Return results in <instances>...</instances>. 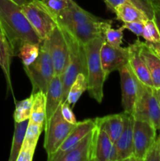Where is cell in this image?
<instances>
[{"label": "cell", "instance_id": "cell-4", "mask_svg": "<svg viewBox=\"0 0 160 161\" xmlns=\"http://www.w3.org/2000/svg\"><path fill=\"white\" fill-rule=\"evenodd\" d=\"M32 86V93L42 91L45 94L49 84L55 75L54 66L49 51L46 41H42L39 54L35 61L28 66H24Z\"/></svg>", "mask_w": 160, "mask_h": 161}, {"label": "cell", "instance_id": "cell-39", "mask_svg": "<svg viewBox=\"0 0 160 161\" xmlns=\"http://www.w3.org/2000/svg\"><path fill=\"white\" fill-rule=\"evenodd\" d=\"M149 47L152 48V50L156 53L158 56L160 57V44L159 43H152V42H147Z\"/></svg>", "mask_w": 160, "mask_h": 161}, {"label": "cell", "instance_id": "cell-24", "mask_svg": "<svg viewBox=\"0 0 160 161\" xmlns=\"http://www.w3.org/2000/svg\"><path fill=\"white\" fill-rule=\"evenodd\" d=\"M31 114L29 121L44 127L46 119V100L45 94L42 91L35 93Z\"/></svg>", "mask_w": 160, "mask_h": 161}, {"label": "cell", "instance_id": "cell-28", "mask_svg": "<svg viewBox=\"0 0 160 161\" xmlns=\"http://www.w3.org/2000/svg\"><path fill=\"white\" fill-rule=\"evenodd\" d=\"M34 94H31L29 97L20 102H16L15 111H14V121L17 123L29 119L32 110Z\"/></svg>", "mask_w": 160, "mask_h": 161}, {"label": "cell", "instance_id": "cell-11", "mask_svg": "<svg viewBox=\"0 0 160 161\" xmlns=\"http://www.w3.org/2000/svg\"><path fill=\"white\" fill-rule=\"evenodd\" d=\"M130 49L128 47H114L108 42H103L100 48V61L105 75L119 71L129 62Z\"/></svg>", "mask_w": 160, "mask_h": 161}, {"label": "cell", "instance_id": "cell-3", "mask_svg": "<svg viewBox=\"0 0 160 161\" xmlns=\"http://www.w3.org/2000/svg\"><path fill=\"white\" fill-rule=\"evenodd\" d=\"M61 28L65 36L69 50L68 62L64 73L61 75L63 85L62 103H64L67 100L69 89L78 74L83 73L86 76L87 69L84 45L78 42L68 31L63 28Z\"/></svg>", "mask_w": 160, "mask_h": 161}, {"label": "cell", "instance_id": "cell-23", "mask_svg": "<svg viewBox=\"0 0 160 161\" xmlns=\"http://www.w3.org/2000/svg\"><path fill=\"white\" fill-rule=\"evenodd\" d=\"M114 13L116 15V19L123 23L136 20L147 21L148 19H150L145 12L130 3L121 4L120 6L116 7Z\"/></svg>", "mask_w": 160, "mask_h": 161}, {"label": "cell", "instance_id": "cell-21", "mask_svg": "<svg viewBox=\"0 0 160 161\" xmlns=\"http://www.w3.org/2000/svg\"><path fill=\"white\" fill-rule=\"evenodd\" d=\"M141 53L147 66L154 87L160 88V57L149 47L147 42H141Z\"/></svg>", "mask_w": 160, "mask_h": 161}, {"label": "cell", "instance_id": "cell-2", "mask_svg": "<svg viewBox=\"0 0 160 161\" xmlns=\"http://www.w3.org/2000/svg\"><path fill=\"white\" fill-rule=\"evenodd\" d=\"M104 36L96 38L84 45L86 59L87 91L92 98L101 103L104 98V84L107 77L100 61V48Z\"/></svg>", "mask_w": 160, "mask_h": 161}, {"label": "cell", "instance_id": "cell-41", "mask_svg": "<svg viewBox=\"0 0 160 161\" xmlns=\"http://www.w3.org/2000/svg\"><path fill=\"white\" fill-rule=\"evenodd\" d=\"M151 3L160 7V0H151Z\"/></svg>", "mask_w": 160, "mask_h": 161}, {"label": "cell", "instance_id": "cell-7", "mask_svg": "<svg viewBox=\"0 0 160 161\" xmlns=\"http://www.w3.org/2000/svg\"><path fill=\"white\" fill-rule=\"evenodd\" d=\"M21 10L42 41L47 39L58 25L56 19L41 3V0H32L28 4L22 6Z\"/></svg>", "mask_w": 160, "mask_h": 161}, {"label": "cell", "instance_id": "cell-18", "mask_svg": "<svg viewBox=\"0 0 160 161\" xmlns=\"http://www.w3.org/2000/svg\"><path fill=\"white\" fill-rule=\"evenodd\" d=\"M93 130L62 156L58 161H92Z\"/></svg>", "mask_w": 160, "mask_h": 161}, {"label": "cell", "instance_id": "cell-16", "mask_svg": "<svg viewBox=\"0 0 160 161\" xmlns=\"http://www.w3.org/2000/svg\"><path fill=\"white\" fill-rule=\"evenodd\" d=\"M141 41L137 39L134 43L129 46L130 58L128 64L134 75L141 83L148 86H154L150 72L141 53Z\"/></svg>", "mask_w": 160, "mask_h": 161}, {"label": "cell", "instance_id": "cell-27", "mask_svg": "<svg viewBox=\"0 0 160 161\" xmlns=\"http://www.w3.org/2000/svg\"><path fill=\"white\" fill-rule=\"evenodd\" d=\"M108 9L114 13L116 7L125 3H130L135 5L146 13L150 19L153 18L154 9L151 0H104Z\"/></svg>", "mask_w": 160, "mask_h": 161}, {"label": "cell", "instance_id": "cell-14", "mask_svg": "<svg viewBox=\"0 0 160 161\" xmlns=\"http://www.w3.org/2000/svg\"><path fill=\"white\" fill-rule=\"evenodd\" d=\"M92 161H117L115 144L108 134L97 126L93 130Z\"/></svg>", "mask_w": 160, "mask_h": 161}, {"label": "cell", "instance_id": "cell-36", "mask_svg": "<svg viewBox=\"0 0 160 161\" xmlns=\"http://www.w3.org/2000/svg\"><path fill=\"white\" fill-rule=\"evenodd\" d=\"M146 21H142V20H136V21L131 22H125L123 23L122 26L125 29L129 30L134 33L136 36L140 37L142 36L143 30H144V25Z\"/></svg>", "mask_w": 160, "mask_h": 161}, {"label": "cell", "instance_id": "cell-9", "mask_svg": "<svg viewBox=\"0 0 160 161\" xmlns=\"http://www.w3.org/2000/svg\"><path fill=\"white\" fill-rule=\"evenodd\" d=\"M156 129L145 121L135 119L133 127V158L144 161L147 151L156 139Z\"/></svg>", "mask_w": 160, "mask_h": 161}, {"label": "cell", "instance_id": "cell-32", "mask_svg": "<svg viewBox=\"0 0 160 161\" xmlns=\"http://www.w3.org/2000/svg\"><path fill=\"white\" fill-rule=\"evenodd\" d=\"M125 28L123 26L114 29L111 27L108 28L104 32V40L108 44L114 47H121L122 43V38H123V31Z\"/></svg>", "mask_w": 160, "mask_h": 161}, {"label": "cell", "instance_id": "cell-29", "mask_svg": "<svg viewBox=\"0 0 160 161\" xmlns=\"http://www.w3.org/2000/svg\"><path fill=\"white\" fill-rule=\"evenodd\" d=\"M41 44L24 43L20 48L16 56L21 59L24 66H28L35 61L39 54Z\"/></svg>", "mask_w": 160, "mask_h": 161}, {"label": "cell", "instance_id": "cell-35", "mask_svg": "<svg viewBox=\"0 0 160 161\" xmlns=\"http://www.w3.org/2000/svg\"><path fill=\"white\" fill-rule=\"evenodd\" d=\"M144 161H160V135L147 151Z\"/></svg>", "mask_w": 160, "mask_h": 161}, {"label": "cell", "instance_id": "cell-25", "mask_svg": "<svg viewBox=\"0 0 160 161\" xmlns=\"http://www.w3.org/2000/svg\"><path fill=\"white\" fill-rule=\"evenodd\" d=\"M28 121L29 119L19 123L15 122V128H14L13 138L9 161H17L20 149L23 145L25 135H26Z\"/></svg>", "mask_w": 160, "mask_h": 161}, {"label": "cell", "instance_id": "cell-19", "mask_svg": "<svg viewBox=\"0 0 160 161\" xmlns=\"http://www.w3.org/2000/svg\"><path fill=\"white\" fill-rule=\"evenodd\" d=\"M63 85L61 75H54L49 84L45 93L46 100V119H50L56 112L61 104H62Z\"/></svg>", "mask_w": 160, "mask_h": 161}, {"label": "cell", "instance_id": "cell-42", "mask_svg": "<svg viewBox=\"0 0 160 161\" xmlns=\"http://www.w3.org/2000/svg\"><path fill=\"white\" fill-rule=\"evenodd\" d=\"M157 94H158V100H159V103H160V88L159 89H157Z\"/></svg>", "mask_w": 160, "mask_h": 161}, {"label": "cell", "instance_id": "cell-5", "mask_svg": "<svg viewBox=\"0 0 160 161\" xmlns=\"http://www.w3.org/2000/svg\"><path fill=\"white\" fill-rule=\"evenodd\" d=\"M133 116L135 119L145 121L160 130V103L157 89L140 81L139 91Z\"/></svg>", "mask_w": 160, "mask_h": 161}, {"label": "cell", "instance_id": "cell-34", "mask_svg": "<svg viewBox=\"0 0 160 161\" xmlns=\"http://www.w3.org/2000/svg\"><path fill=\"white\" fill-rule=\"evenodd\" d=\"M42 129H43L42 126L28 121V127H27L24 139L30 142H38V140H39V136H40L41 133H42Z\"/></svg>", "mask_w": 160, "mask_h": 161}, {"label": "cell", "instance_id": "cell-6", "mask_svg": "<svg viewBox=\"0 0 160 161\" xmlns=\"http://www.w3.org/2000/svg\"><path fill=\"white\" fill-rule=\"evenodd\" d=\"M75 124L66 121L61 114V104L53 116L45 121L44 149L50 161L64 140L71 133Z\"/></svg>", "mask_w": 160, "mask_h": 161}, {"label": "cell", "instance_id": "cell-8", "mask_svg": "<svg viewBox=\"0 0 160 161\" xmlns=\"http://www.w3.org/2000/svg\"><path fill=\"white\" fill-rule=\"evenodd\" d=\"M44 40L46 41L48 46L54 66L55 75H61L67 67L69 57L68 47L61 27L57 25L49 37Z\"/></svg>", "mask_w": 160, "mask_h": 161}, {"label": "cell", "instance_id": "cell-12", "mask_svg": "<svg viewBox=\"0 0 160 161\" xmlns=\"http://www.w3.org/2000/svg\"><path fill=\"white\" fill-rule=\"evenodd\" d=\"M112 25L111 20H100L61 27L68 31L78 42L85 45L96 38L104 36L105 31ZM60 26V25H59Z\"/></svg>", "mask_w": 160, "mask_h": 161}, {"label": "cell", "instance_id": "cell-40", "mask_svg": "<svg viewBox=\"0 0 160 161\" xmlns=\"http://www.w3.org/2000/svg\"><path fill=\"white\" fill-rule=\"evenodd\" d=\"M12 1L14 2L15 3H17L18 6H24V5L28 4V3L31 2L32 0H12Z\"/></svg>", "mask_w": 160, "mask_h": 161}, {"label": "cell", "instance_id": "cell-22", "mask_svg": "<svg viewBox=\"0 0 160 161\" xmlns=\"http://www.w3.org/2000/svg\"><path fill=\"white\" fill-rule=\"evenodd\" d=\"M13 56V53L10 44L0 30V67L3 69V73L6 77L8 90L11 91L13 96L10 76V64Z\"/></svg>", "mask_w": 160, "mask_h": 161}, {"label": "cell", "instance_id": "cell-17", "mask_svg": "<svg viewBox=\"0 0 160 161\" xmlns=\"http://www.w3.org/2000/svg\"><path fill=\"white\" fill-rule=\"evenodd\" d=\"M100 20H101L100 17L85 10L73 0H71L69 6L56 17L58 25L61 27Z\"/></svg>", "mask_w": 160, "mask_h": 161}, {"label": "cell", "instance_id": "cell-38", "mask_svg": "<svg viewBox=\"0 0 160 161\" xmlns=\"http://www.w3.org/2000/svg\"><path fill=\"white\" fill-rule=\"evenodd\" d=\"M152 6H153L154 9V14H153V19L155 20V24H156L157 27H158V31L160 34V7L156 6V5L152 3Z\"/></svg>", "mask_w": 160, "mask_h": 161}, {"label": "cell", "instance_id": "cell-20", "mask_svg": "<svg viewBox=\"0 0 160 161\" xmlns=\"http://www.w3.org/2000/svg\"><path fill=\"white\" fill-rule=\"evenodd\" d=\"M97 126L103 129L113 143H115L122 134L124 127L123 113L111 114L104 117L96 118Z\"/></svg>", "mask_w": 160, "mask_h": 161}, {"label": "cell", "instance_id": "cell-37", "mask_svg": "<svg viewBox=\"0 0 160 161\" xmlns=\"http://www.w3.org/2000/svg\"><path fill=\"white\" fill-rule=\"evenodd\" d=\"M61 114H62L63 118L68 123L72 124H77L75 114L71 108V105L67 102H64V103L61 104Z\"/></svg>", "mask_w": 160, "mask_h": 161}, {"label": "cell", "instance_id": "cell-10", "mask_svg": "<svg viewBox=\"0 0 160 161\" xmlns=\"http://www.w3.org/2000/svg\"><path fill=\"white\" fill-rule=\"evenodd\" d=\"M122 89V106L123 112L133 113L139 91L140 80L126 64L119 70Z\"/></svg>", "mask_w": 160, "mask_h": 161}, {"label": "cell", "instance_id": "cell-26", "mask_svg": "<svg viewBox=\"0 0 160 161\" xmlns=\"http://www.w3.org/2000/svg\"><path fill=\"white\" fill-rule=\"evenodd\" d=\"M87 88L88 84L86 75L83 73L78 74L75 81L73 82L69 89L66 102L71 106H74L78 101V99L80 98L82 94L87 90Z\"/></svg>", "mask_w": 160, "mask_h": 161}, {"label": "cell", "instance_id": "cell-1", "mask_svg": "<svg viewBox=\"0 0 160 161\" xmlns=\"http://www.w3.org/2000/svg\"><path fill=\"white\" fill-rule=\"evenodd\" d=\"M0 30L9 41L13 56L24 43L42 42L22 12L21 6L12 0H0Z\"/></svg>", "mask_w": 160, "mask_h": 161}, {"label": "cell", "instance_id": "cell-15", "mask_svg": "<svg viewBox=\"0 0 160 161\" xmlns=\"http://www.w3.org/2000/svg\"><path fill=\"white\" fill-rule=\"evenodd\" d=\"M96 127H97L96 119H87L81 122H77L73 130L71 131L67 138L61 144L57 151L53 154L50 161H58L62 156H64L66 153L72 149L77 143L79 142Z\"/></svg>", "mask_w": 160, "mask_h": 161}, {"label": "cell", "instance_id": "cell-33", "mask_svg": "<svg viewBox=\"0 0 160 161\" xmlns=\"http://www.w3.org/2000/svg\"><path fill=\"white\" fill-rule=\"evenodd\" d=\"M38 142L24 140L23 145L20 149V153L17 157V161H31L35 152L36 146Z\"/></svg>", "mask_w": 160, "mask_h": 161}, {"label": "cell", "instance_id": "cell-30", "mask_svg": "<svg viewBox=\"0 0 160 161\" xmlns=\"http://www.w3.org/2000/svg\"><path fill=\"white\" fill-rule=\"evenodd\" d=\"M142 36L147 42L160 44V34L154 19H148L145 22Z\"/></svg>", "mask_w": 160, "mask_h": 161}, {"label": "cell", "instance_id": "cell-31", "mask_svg": "<svg viewBox=\"0 0 160 161\" xmlns=\"http://www.w3.org/2000/svg\"><path fill=\"white\" fill-rule=\"evenodd\" d=\"M70 2L71 0H41V3L56 19L69 6Z\"/></svg>", "mask_w": 160, "mask_h": 161}, {"label": "cell", "instance_id": "cell-13", "mask_svg": "<svg viewBox=\"0 0 160 161\" xmlns=\"http://www.w3.org/2000/svg\"><path fill=\"white\" fill-rule=\"evenodd\" d=\"M124 127L119 139L115 143L117 161L134 160L133 158V127L135 119L132 113L123 112Z\"/></svg>", "mask_w": 160, "mask_h": 161}]
</instances>
